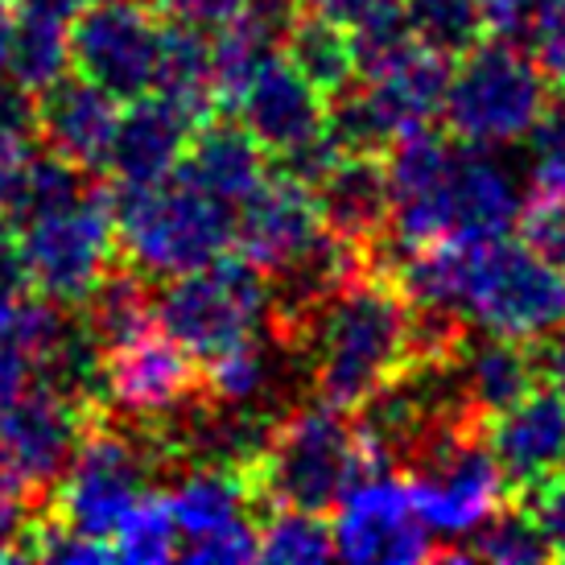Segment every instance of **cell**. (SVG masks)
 <instances>
[{
	"mask_svg": "<svg viewBox=\"0 0 565 565\" xmlns=\"http://www.w3.org/2000/svg\"><path fill=\"white\" fill-rule=\"evenodd\" d=\"M396 285L413 306L446 310L471 327L536 339L565 318V277L529 244L438 239L396 256Z\"/></svg>",
	"mask_w": 565,
	"mask_h": 565,
	"instance_id": "cell-1",
	"label": "cell"
},
{
	"mask_svg": "<svg viewBox=\"0 0 565 565\" xmlns=\"http://www.w3.org/2000/svg\"><path fill=\"white\" fill-rule=\"evenodd\" d=\"M408 318L413 306L388 268L372 265L351 277L327 301L306 343L315 401L355 413L408 372Z\"/></svg>",
	"mask_w": 565,
	"mask_h": 565,
	"instance_id": "cell-2",
	"label": "cell"
},
{
	"mask_svg": "<svg viewBox=\"0 0 565 565\" xmlns=\"http://www.w3.org/2000/svg\"><path fill=\"white\" fill-rule=\"evenodd\" d=\"M367 455L347 408L298 405L273 425L260 458L248 467L256 508H306L322 512L339 508L351 487L367 479Z\"/></svg>",
	"mask_w": 565,
	"mask_h": 565,
	"instance_id": "cell-3",
	"label": "cell"
},
{
	"mask_svg": "<svg viewBox=\"0 0 565 565\" xmlns=\"http://www.w3.org/2000/svg\"><path fill=\"white\" fill-rule=\"evenodd\" d=\"M111 206L120 256L161 281L211 265L236 239V206L220 203L178 170L149 186H116Z\"/></svg>",
	"mask_w": 565,
	"mask_h": 565,
	"instance_id": "cell-4",
	"label": "cell"
},
{
	"mask_svg": "<svg viewBox=\"0 0 565 565\" xmlns=\"http://www.w3.org/2000/svg\"><path fill=\"white\" fill-rule=\"evenodd\" d=\"M413 508L422 524L441 541L434 562H455L458 545L483 524L508 491V475L491 455L483 422L441 425L405 467Z\"/></svg>",
	"mask_w": 565,
	"mask_h": 565,
	"instance_id": "cell-5",
	"label": "cell"
},
{
	"mask_svg": "<svg viewBox=\"0 0 565 565\" xmlns=\"http://www.w3.org/2000/svg\"><path fill=\"white\" fill-rule=\"evenodd\" d=\"M158 327L203 363L268 327V277L248 256H215L153 294Z\"/></svg>",
	"mask_w": 565,
	"mask_h": 565,
	"instance_id": "cell-6",
	"label": "cell"
},
{
	"mask_svg": "<svg viewBox=\"0 0 565 565\" xmlns=\"http://www.w3.org/2000/svg\"><path fill=\"white\" fill-rule=\"evenodd\" d=\"M550 99V79L512 38H491L462 54L446 92V125L458 141L500 149L529 137Z\"/></svg>",
	"mask_w": 565,
	"mask_h": 565,
	"instance_id": "cell-7",
	"label": "cell"
},
{
	"mask_svg": "<svg viewBox=\"0 0 565 565\" xmlns=\"http://www.w3.org/2000/svg\"><path fill=\"white\" fill-rule=\"evenodd\" d=\"M21 236V260H25V277L38 294L63 301V306H79L92 285L108 273V265L120 256V239H116V206L111 194L95 182L79 203L63 206L54 215L17 227Z\"/></svg>",
	"mask_w": 565,
	"mask_h": 565,
	"instance_id": "cell-8",
	"label": "cell"
},
{
	"mask_svg": "<svg viewBox=\"0 0 565 565\" xmlns=\"http://www.w3.org/2000/svg\"><path fill=\"white\" fill-rule=\"evenodd\" d=\"M95 413L99 408L75 405L71 396L50 388L46 380H33L0 422V487L42 508L54 495V487L63 483L66 467L79 450L83 425Z\"/></svg>",
	"mask_w": 565,
	"mask_h": 565,
	"instance_id": "cell-9",
	"label": "cell"
},
{
	"mask_svg": "<svg viewBox=\"0 0 565 565\" xmlns=\"http://www.w3.org/2000/svg\"><path fill=\"white\" fill-rule=\"evenodd\" d=\"M161 21L145 0L83 4L71 21V66L120 104L153 92L161 54Z\"/></svg>",
	"mask_w": 565,
	"mask_h": 565,
	"instance_id": "cell-10",
	"label": "cell"
},
{
	"mask_svg": "<svg viewBox=\"0 0 565 565\" xmlns=\"http://www.w3.org/2000/svg\"><path fill=\"white\" fill-rule=\"evenodd\" d=\"M194 401H203V367L166 330L149 327L104 351V408L116 417L153 429Z\"/></svg>",
	"mask_w": 565,
	"mask_h": 565,
	"instance_id": "cell-11",
	"label": "cell"
},
{
	"mask_svg": "<svg viewBox=\"0 0 565 565\" xmlns=\"http://www.w3.org/2000/svg\"><path fill=\"white\" fill-rule=\"evenodd\" d=\"M339 516L330 524L334 533V557L347 562H384V565H408V562H434L438 541L422 524L413 508L408 479H396V471L367 475L347 491Z\"/></svg>",
	"mask_w": 565,
	"mask_h": 565,
	"instance_id": "cell-12",
	"label": "cell"
},
{
	"mask_svg": "<svg viewBox=\"0 0 565 565\" xmlns=\"http://www.w3.org/2000/svg\"><path fill=\"white\" fill-rule=\"evenodd\" d=\"M239 125L265 153L285 158L330 128V99L285 54L268 58L239 95Z\"/></svg>",
	"mask_w": 565,
	"mask_h": 565,
	"instance_id": "cell-13",
	"label": "cell"
},
{
	"mask_svg": "<svg viewBox=\"0 0 565 565\" xmlns=\"http://www.w3.org/2000/svg\"><path fill=\"white\" fill-rule=\"evenodd\" d=\"M120 128V99L108 95L99 83L83 79L79 71L54 79L46 92H38V141L54 158L71 161L83 173L108 170L111 145Z\"/></svg>",
	"mask_w": 565,
	"mask_h": 565,
	"instance_id": "cell-14",
	"label": "cell"
},
{
	"mask_svg": "<svg viewBox=\"0 0 565 565\" xmlns=\"http://www.w3.org/2000/svg\"><path fill=\"white\" fill-rule=\"evenodd\" d=\"M322 211H318L315 186L298 178H265L236 211V244L239 256H248L260 273H277L289 265L301 248H310L322 236Z\"/></svg>",
	"mask_w": 565,
	"mask_h": 565,
	"instance_id": "cell-15",
	"label": "cell"
},
{
	"mask_svg": "<svg viewBox=\"0 0 565 565\" xmlns=\"http://www.w3.org/2000/svg\"><path fill=\"white\" fill-rule=\"evenodd\" d=\"M199 120L170 104L166 95L149 92L132 99L128 111H120V128H116V145H111L108 173L116 186H149L170 178L182 166L190 137H194Z\"/></svg>",
	"mask_w": 565,
	"mask_h": 565,
	"instance_id": "cell-16",
	"label": "cell"
},
{
	"mask_svg": "<svg viewBox=\"0 0 565 565\" xmlns=\"http://www.w3.org/2000/svg\"><path fill=\"white\" fill-rule=\"evenodd\" d=\"M458 396L475 422H491L503 408H512L524 393L536 388V363L529 339H512L500 330H483L479 334L467 330V339L450 360Z\"/></svg>",
	"mask_w": 565,
	"mask_h": 565,
	"instance_id": "cell-17",
	"label": "cell"
},
{
	"mask_svg": "<svg viewBox=\"0 0 565 565\" xmlns=\"http://www.w3.org/2000/svg\"><path fill=\"white\" fill-rule=\"evenodd\" d=\"M487 441L516 491L545 479L565 458V401L553 388L524 393L516 405L487 422Z\"/></svg>",
	"mask_w": 565,
	"mask_h": 565,
	"instance_id": "cell-18",
	"label": "cell"
},
{
	"mask_svg": "<svg viewBox=\"0 0 565 565\" xmlns=\"http://www.w3.org/2000/svg\"><path fill=\"white\" fill-rule=\"evenodd\" d=\"M318 211L334 236L351 239L376 265V252L388 236V170L376 153H343L315 186Z\"/></svg>",
	"mask_w": 565,
	"mask_h": 565,
	"instance_id": "cell-19",
	"label": "cell"
},
{
	"mask_svg": "<svg viewBox=\"0 0 565 565\" xmlns=\"http://www.w3.org/2000/svg\"><path fill=\"white\" fill-rule=\"evenodd\" d=\"M516 178L479 145L458 141L455 182H450V239H500L520 223Z\"/></svg>",
	"mask_w": 565,
	"mask_h": 565,
	"instance_id": "cell-20",
	"label": "cell"
},
{
	"mask_svg": "<svg viewBox=\"0 0 565 565\" xmlns=\"http://www.w3.org/2000/svg\"><path fill=\"white\" fill-rule=\"evenodd\" d=\"M178 173L227 206H239L268 178L260 141L244 125L220 120V116L206 120L203 128H194Z\"/></svg>",
	"mask_w": 565,
	"mask_h": 565,
	"instance_id": "cell-21",
	"label": "cell"
},
{
	"mask_svg": "<svg viewBox=\"0 0 565 565\" xmlns=\"http://www.w3.org/2000/svg\"><path fill=\"white\" fill-rule=\"evenodd\" d=\"M71 0H17V30H13V58L9 79H17L25 92H46L54 79L71 71Z\"/></svg>",
	"mask_w": 565,
	"mask_h": 565,
	"instance_id": "cell-22",
	"label": "cell"
},
{
	"mask_svg": "<svg viewBox=\"0 0 565 565\" xmlns=\"http://www.w3.org/2000/svg\"><path fill=\"white\" fill-rule=\"evenodd\" d=\"M153 285L145 277L137 265H128V260H111L108 273L92 285V294L75 306L79 318L87 322V330L95 334V343L111 351V347L128 343V339H137L141 330H149L158 322L153 315Z\"/></svg>",
	"mask_w": 565,
	"mask_h": 565,
	"instance_id": "cell-23",
	"label": "cell"
},
{
	"mask_svg": "<svg viewBox=\"0 0 565 565\" xmlns=\"http://www.w3.org/2000/svg\"><path fill=\"white\" fill-rule=\"evenodd\" d=\"M153 92L166 95L182 111H190L199 120V128L220 116V104H215V66H211V38H206V30L178 25V21L161 25V54H158Z\"/></svg>",
	"mask_w": 565,
	"mask_h": 565,
	"instance_id": "cell-24",
	"label": "cell"
},
{
	"mask_svg": "<svg viewBox=\"0 0 565 565\" xmlns=\"http://www.w3.org/2000/svg\"><path fill=\"white\" fill-rule=\"evenodd\" d=\"M281 54L298 66L301 75L315 83L327 99H334V95L347 92L351 83L360 79L351 30L339 25V21H330V17L310 13V9L294 21V30H289V38H285Z\"/></svg>",
	"mask_w": 565,
	"mask_h": 565,
	"instance_id": "cell-25",
	"label": "cell"
},
{
	"mask_svg": "<svg viewBox=\"0 0 565 565\" xmlns=\"http://www.w3.org/2000/svg\"><path fill=\"white\" fill-rule=\"evenodd\" d=\"M553 550L536 529V520L524 512V503H500L491 516L458 545L455 562H491V565H541Z\"/></svg>",
	"mask_w": 565,
	"mask_h": 565,
	"instance_id": "cell-26",
	"label": "cell"
},
{
	"mask_svg": "<svg viewBox=\"0 0 565 565\" xmlns=\"http://www.w3.org/2000/svg\"><path fill=\"white\" fill-rule=\"evenodd\" d=\"M178 545H182V533H178L170 500H166V491H149V487L137 495V503L128 508L125 520L111 533L116 562L161 565L178 557Z\"/></svg>",
	"mask_w": 565,
	"mask_h": 565,
	"instance_id": "cell-27",
	"label": "cell"
},
{
	"mask_svg": "<svg viewBox=\"0 0 565 565\" xmlns=\"http://www.w3.org/2000/svg\"><path fill=\"white\" fill-rule=\"evenodd\" d=\"M260 533V557L277 565H306L334 557V533L322 512L306 508H265L256 520Z\"/></svg>",
	"mask_w": 565,
	"mask_h": 565,
	"instance_id": "cell-28",
	"label": "cell"
},
{
	"mask_svg": "<svg viewBox=\"0 0 565 565\" xmlns=\"http://www.w3.org/2000/svg\"><path fill=\"white\" fill-rule=\"evenodd\" d=\"M405 21L422 46L438 50L446 58H462L483 42V13L479 0H401Z\"/></svg>",
	"mask_w": 565,
	"mask_h": 565,
	"instance_id": "cell-29",
	"label": "cell"
},
{
	"mask_svg": "<svg viewBox=\"0 0 565 565\" xmlns=\"http://www.w3.org/2000/svg\"><path fill=\"white\" fill-rule=\"evenodd\" d=\"M520 236L550 265L565 268V173L533 178V194L520 206Z\"/></svg>",
	"mask_w": 565,
	"mask_h": 565,
	"instance_id": "cell-30",
	"label": "cell"
},
{
	"mask_svg": "<svg viewBox=\"0 0 565 565\" xmlns=\"http://www.w3.org/2000/svg\"><path fill=\"white\" fill-rule=\"evenodd\" d=\"M182 562H256L260 557V533H256V516L236 520V524H223L215 533L186 541L178 550Z\"/></svg>",
	"mask_w": 565,
	"mask_h": 565,
	"instance_id": "cell-31",
	"label": "cell"
},
{
	"mask_svg": "<svg viewBox=\"0 0 565 565\" xmlns=\"http://www.w3.org/2000/svg\"><path fill=\"white\" fill-rule=\"evenodd\" d=\"M516 500L524 503V512L536 520V529L545 536V545L553 550V557H565V479L545 475L536 483L520 487Z\"/></svg>",
	"mask_w": 565,
	"mask_h": 565,
	"instance_id": "cell-32",
	"label": "cell"
},
{
	"mask_svg": "<svg viewBox=\"0 0 565 565\" xmlns=\"http://www.w3.org/2000/svg\"><path fill=\"white\" fill-rule=\"evenodd\" d=\"M529 149H533V178L565 173V87L545 99L541 116L529 128Z\"/></svg>",
	"mask_w": 565,
	"mask_h": 565,
	"instance_id": "cell-33",
	"label": "cell"
},
{
	"mask_svg": "<svg viewBox=\"0 0 565 565\" xmlns=\"http://www.w3.org/2000/svg\"><path fill=\"white\" fill-rule=\"evenodd\" d=\"M533 58L545 79L565 87V0H541L533 25Z\"/></svg>",
	"mask_w": 565,
	"mask_h": 565,
	"instance_id": "cell-34",
	"label": "cell"
},
{
	"mask_svg": "<svg viewBox=\"0 0 565 565\" xmlns=\"http://www.w3.org/2000/svg\"><path fill=\"white\" fill-rule=\"evenodd\" d=\"M33 376H38V360L30 355V347L0 322V422H4L9 408L25 396Z\"/></svg>",
	"mask_w": 565,
	"mask_h": 565,
	"instance_id": "cell-35",
	"label": "cell"
},
{
	"mask_svg": "<svg viewBox=\"0 0 565 565\" xmlns=\"http://www.w3.org/2000/svg\"><path fill=\"white\" fill-rule=\"evenodd\" d=\"M161 21L194 25V30H220L244 9V0H145Z\"/></svg>",
	"mask_w": 565,
	"mask_h": 565,
	"instance_id": "cell-36",
	"label": "cell"
},
{
	"mask_svg": "<svg viewBox=\"0 0 565 565\" xmlns=\"http://www.w3.org/2000/svg\"><path fill=\"white\" fill-rule=\"evenodd\" d=\"M33 512L38 508L30 500H21V495L0 487V562H21V545H25Z\"/></svg>",
	"mask_w": 565,
	"mask_h": 565,
	"instance_id": "cell-37",
	"label": "cell"
},
{
	"mask_svg": "<svg viewBox=\"0 0 565 565\" xmlns=\"http://www.w3.org/2000/svg\"><path fill=\"white\" fill-rule=\"evenodd\" d=\"M541 0H479V13H483V25L495 38H516V33H529Z\"/></svg>",
	"mask_w": 565,
	"mask_h": 565,
	"instance_id": "cell-38",
	"label": "cell"
},
{
	"mask_svg": "<svg viewBox=\"0 0 565 565\" xmlns=\"http://www.w3.org/2000/svg\"><path fill=\"white\" fill-rule=\"evenodd\" d=\"M533 363H536V380H545V388H553V393L565 401V327L562 322L533 339Z\"/></svg>",
	"mask_w": 565,
	"mask_h": 565,
	"instance_id": "cell-39",
	"label": "cell"
},
{
	"mask_svg": "<svg viewBox=\"0 0 565 565\" xmlns=\"http://www.w3.org/2000/svg\"><path fill=\"white\" fill-rule=\"evenodd\" d=\"M33 141H38V132H30V128L0 125V203L13 190L17 173L25 170V161L33 158Z\"/></svg>",
	"mask_w": 565,
	"mask_h": 565,
	"instance_id": "cell-40",
	"label": "cell"
},
{
	"mask_svg": "<svg viewBox=\"0 0 565 565\" xmlns=\"http://www.w3.org/2000/svg\"><path fill=\"white\" fill-rule=\"evenodd\" d=\"M306 9L318 17H330L347 30H355L372 17L388 13V9H401V0H306Z\"/></svg>",
	"mask_w": 565,
	"mask_h": 565,
	"instance_id": "cell-41",
	"label": "cell"
},
{
	"mask_svg": "<svg viewBox=\"0 0 565 565\" xmlns=\"http://www.w3.org/2000/svg\"><path fill=\"white\" fill-rule=\"evenodd\" d=\"M13 30H17V0H0V75H9Z\"/></svg>",
	"mask_w": 565,
	"mask_h": 565,
	"instance_id": "cell-42",
	"label": "cell"
},
{
	"mask_svg": "<svg viewBox=\"0 0 565 565\" xmlns=\"http://www.w3.org/2000/svg\"><path fill=\"white\" fill-rule=\"evenodd\" d=\"M562 471H565V458H562Z\"/></svg>",
	"mask_w": 565,
	"mask_h": 565,
	"instance_id": "cell-43",
	"label": "cell"
}]
</instances>
